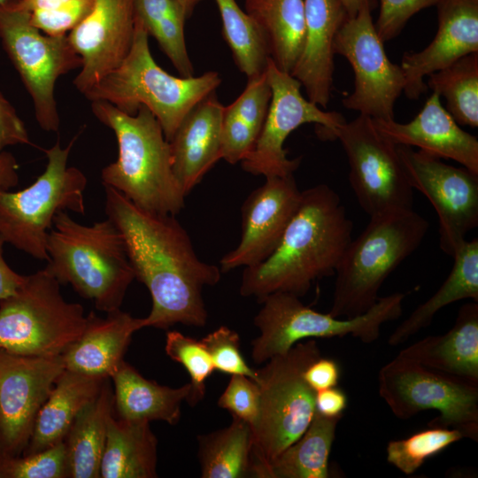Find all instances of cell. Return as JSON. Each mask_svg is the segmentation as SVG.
Masks as SVG:
<instances>
[{"label":"cell","mask_w":478,"mask_h":478,"mask_svg":"<svg viewBox=\"0 0 478 478\" xmlns=\"http://www.w3.org/2000/svg\"><path fill=\"white\" fill-rule=\"evenodd\" d=\"M7 2H8V0H0V7L4 5Z\"/></svg>","instance_id":"53"},{"label":"cell","mask_w":478,"mask_h":478,"mask_svg":"<svg viewBox=\"0 0 478 478\" xmlns=\"http://www.w3.org/2000/svg\"><path fill=\"white\" fill-rule=\"evenodd\" d=\"M69 0H19V4L29 12L41 10H51L61 6Z\"/></svg>","instance_id":"50"},{"label":"cell","mask_w":478,"mask_h":478,"mask_svg":"<svg viewBox=\"0 0 478 478\" xmlns=\"http://www.w3.org/2000/svg\"><path fill=\"white\" fill-rule=\"evenodd\" d=\"M223 108L212 91L189 112L169 141L173 172L185 196L221 159Z\"/></svg>","instance_id":"23"},{"label":"cell","mask_w":478,"mask_h":478,"mask_svg":"<svg viewBox=\"0 0 478 478\" xmlns=\"http://www.w3.org/2000/svg\"><path fill=\"white\" fill-rule=\"evenodd\" d=\"M107 379L65 368L39 411L30 441L21 455L64 441L77 414L97 397Z\"/></svg>","instance_id":"26"},{"label":"cell","mask_w":478,"mask_h":478,"mask_svg":"<svg viewBox=\"0 0 478 478\" xmlns=\"http://www.w3.org/2000/svg\"><path fill=\"white\" fill-rule=\"evenodd\" d=\"M111 381L114 413L130 421L162 420L176 425L181 418V404L191 391L190 382L171 388L148 380L125 360Z\"/></svg>","instance_id":"27"},{"label":"cell","mask_w":478,"mask_h":478,"mask_svg":"<svg viewBox=\"0 0 478 478\" xmlns=\"http://www.w3.org/2000/svg\"><path fill=\"white\" fill-rule=\"evenodd\" d=\"M134 29L133 0H94L91 12L67 35L81 59L73 80L81 93L122 63L131 49Z\"/></svg>","instance_id":"19"},{"label":"cell","mask_w":478,"mask_h":478,"mask_svg":"<svg viewBox=\"0 0 478 478\" xmlns=\"http://www.w3.org/2000/svg\"><path fill=\"white\" fill-rule=\"evenodd\" d=\"M94 0H69L59 7L30 12L33 26L49 35H64L91 12Z\"/></svg>","instance_id":"43"},{"label":"cell","mask_w":478,"mask_h":478,"mask_svg":"<svg viewBox=\"0 0 478 478\" xmlns=\"http://www.w3.org/2000/svg\"><path fill=\"white\" fill-rule=\"evenodd\" d=\"M379 394L393 414L408 420L428 410L438 417L428 426L456 428L478 440V383L397 356L378 374Z\"/></svg>","instance_id":"11"},{"label":"cell","mask_w":478,"mask_h":478,"mask_svg":"<svg viewBox=\"0 0 478 478\" xmlns=\"http://www.w3.org/2000/svg\"><path fill=\"white\" fill-rule=\"evenodd\" d=\"M0 40L30 95L38 125L58 132L60 118L55 99L57 80L81 66L67 35H43L30 22L19 0L0 7Z\"/></svg>","instance_id":"12"},{"label":"cell","mask_w":478,"mask_h":478,"mask_svg":"<svg viewBox=\"0 0 478 478\" xmlns=\"http://www.w3.org/2000/svg\"><path fill=\"white\" fill-rule=\"evenodd\" d=\"M305 34L299 58L290 73L307 98L327 109L334 74V40L348 19L338 0H304Z\"/></svg>","instance_id":"22"},{"label":"cell","mask_w":478,"mask_h":478,"mask_svg":"<svg viewBox=\"0 0 478 478\" xmlns=\"http://www.w3.org/2000/svg\"><path fill=\"white\" fill-rule=\"evenodd\" d=\"M165 351L173 361L182 365L190 376L191 391L187 399L197 405L205 396V382L215 370L211 357L201 341L184 335L177 330L168 331Z\"/></svg>","instance_id":"39"},{"label":"cell","mask_w":478,"mask_h":478,"mask_svg":"<svg viewBox=\"0 0 478 478\" xmlns=\"http://www.w3.org/2000/svg\"><path fill=\"white\" fill-rule=\"evenodd\" d=\"M45 268L61 284H70L105 313L120 309L135 278L124 241L114 223L84 225L58 212L47 236Z\"/></svg>","instance_id":"4"},{"label":"cell","mask_w":478,"mask_h":478,"mask_svg":"<svg viewBox=\"0 0 478 478\" xmlns=\"http://www.w3.org/2000/svg\"><path fill=\"white\" fill-rule=\"evenodd\" d=\"M224 40L234 61L248 79L266 71L270 52L266 37L257 21L243 11L235 0H215Z\"/></svg>","instance_id":"36"},{"label":"cell","mask_w":478,"mask_h":478,"mask_svg":"<svg viewBox=\"0 0 478 478\" xmlns=\"http://www.w3.org/2000/svg\"><path fill=\"white\" fill-rule=\"evenodd\" d=\"M252 445L251 425L235 417L229 426L199 436L201 477H250Z\"/></svg>","instance_id":"34"},{"label":"cell","mask_w":478,"mask_h":478,"mask_svg":"<svg viewBox=\"0 0 478 478\" xmlns=\"http://www.w3.org/2000/svg\"><path fill=\"white\" fill-rule=\"evenodd\" d=\"M405 297L400 292L379 297L367 312L347 319L319 312L293 294L271 293L258 301L262 306L253 322L259 335L251 342V358L256 364L265 363L307 339L351 335L365 343H374L382 324L402 315Z\"/></svg>","instance_id":"9"},{"label":"cell","mask_w":478,"mask_h":478,"mask_svg":"<svg viewBox=\"0 0 478 478\" xmlns=\"http://www.w3.org/2000/svg\"><path fill=\"white\" fill-rule=\"evenodd\" d=\"M301 197L293 174L266 177L243 205L241 241L220 259V271L253 266L267 258L279 245Z\"/></svg>","instance_id":"18"},{"label":"cell","mask_w":478,"mask_h":478,"mask_svg":"<svg viewBox=\"0 0 478 478\" xmlns=\"http://www.w3.org/2000/svg\"><path fill=\"white\" fill-rule=\"evenodd\" d=\"M158 440L150 422L110 419L100 478L158 477Z\"/></svg>","instance_id":"28"},{"label":"cell","mask_w":478,"mask_h":478,"mask_svg":"<svg viewBox=\"0 0 478 478\" xmlns=\"http://www.w3.org/2000/svg\"><path fill=\"white\" fill-rule=\"evenodd\" d=\"M371 12L365 7L347 19L334 40L335 54L343 56L354 73L353 91L343 104L373 119L393 120L394 104L405 88L404 73L387 57Z\"/></svg>","instance_id":"15"},{"label":"cell","mask_w":478,"mask_h":478,"mask_svg":"<svg viewBox=\"0 0 478 478\" xmlns=\"http://www.w3.org/2000/svg\"><path fill=\"white\" fill-rule=\"evenodd\" d=\"M143 328V318L120 309L104 318L91 312L82 334L61 355L65 368L111 379L124 361L133 335Z\"/></svg>","instance_id":"24"},{"label":"cell","mask_w":478,"mask_h":478,"mask_svg":"<svg viewBox=\"0 0 478 478\" xmlns=\"http://www.w3.org/2000/svg\"><path fill=\"white\" fill-rule=\"evenodd\" d=\"M272 91L266 73L248 79L240 96L223 108L221 158L241 162L253 149L266 119Z\"/></svg>","instance_id":"31"},{"label":"cell","mask_w":478,"mask_h":478,"mask_svg":"<svg viewBox=\"0 0 478 478\" xmlns=\"http://www.w3.org/2000/svg\"><path fill=\"white\" fill-rule=\"evenodd\" d=\"M19 165L8 151L0 153V188L10 189L19 184Z\"/></svg>","instance_id":"49"},{"label":"cell","mask_w":478,"mask_h":478,"mask_svg":"<svg viewBox=\"0 0 478 478\" xmlns=\"http://www.w3.org/2000/svg\"><path fill=\"white\" fill-rule=\"evenodd\" d=\"M340 374V366L335 360L320 356L307 366L304 378L316 392L336 386Z\"/></svg>","instance_id":"46"},{"label":"cell","mask_w":478,"mask_h":478,"mask_svg":"<svg viewBox=\"0 0 478 478\" xmlns=\"http://www.w3.org/2000/svg\"><path fill=\"white\" fill-rule=\"evenodd\" d=\"M64 369L61 356H23L0 348V455L24 452L39 411Z\"/></svg>","instance_id":"17"},{"label":"cell","mask_w":478,"mask_h":478,"mask_svg":"<svg viewBox=\"0 0 478 478\" xmlns=\"http://www.w3.org/2000/svg\"><path fill=\"white\" fill-rule=\"evenodd\" d=\"M451 257L452 268L443 283L392 332L388 339L389 345L406 342L427 328L437 312L452 303L467 298L478 302V239H466Z\"/></svg>","instance_id":"30"},{"label":"cell","mask_w":478,"mask_h":478,"mask_svg":"<svg viewBox=\"0 0 478 478\" xmlns=\"http://www.w3.org/2000/svg\"><path fill=\"white\" fill-rule=\"evenodd\" d=\"M432 92L420 112L407 123L373 119L376 128L396 145L418 147L438 158L452 159L478 174L477 137L463 130Z\"/></svg>","instance_id":"21"},{"label":"cell","mask_w":478,"mask_h":478,"mask_svg":"<svg viewBox=\"0 0 478 478\" xmlns=\"http://www.w3.org/2000/svg\"><path fill=\"white\" fill-rule=\"evenodd\" d=\"M200 341L209 353L215 370L229 375H245L257 382V370L252 369L242 355L237 332L221 326Z\"/></svg>","instance_id":"41"},{"label":"cell","mask_w":478,"mask_h":478,"mask_svg":"<svg viewBox=\"0 0 478 478\" xmlns=\"http://www.w3.org/2000/svg\"><path fill=\"white\" fill-rule=\"evenodd\" d=\"M397 356L478 383V302L463 305L449 331L428 335L403 349Z\"/></svg>","instance_id":"25"},{"label":"cell","mask_w":478,"mask_h":478,"mask_svg":"<svg viewBox=\"0 0 478 478\" xmlns=\"http://www.w3.org/2000/svg\"><path fill=\"white\" fill-rule=\"evenodd\" d=\"M344 8L348 19L355 17L362 9L369 7L373 10L375 0H338Z\"/></svg>","instance_id":"51"},{"label":"cell","mask_w":478,"mask_h":478,"mask_svg":"<svg viewBox=\"0 0 478 478\" xmlns=\"http://www.w3.org/2000/svg\"><path fill=\"white\" fill-rule=\"evenodd\" d=\"M4 240L0 236V300L14 294L25 281L26 275L13 271L3 255Z\"/></svg>","instance_id":"48"},{"label":"cell","mask_w":478,"mask_h":478,"mask_svg":"<svg viewBox=\"0 0 478 478\" xmlns=\"http://www.w3.org/2000/svg\"><path fill=\"white\" fill-rule=\"evenodd\" d=\"M84 308L67 302L60 283L44 267L0 300V348L17 355L56 357L82 334Z\"/></svg>","instance_id":"10"},{"label":"cell","mask_w":478,"mask_h":478,"mask_svg":"<svg viewBox=\"0 0 478 478\" xmlns=\"http://www.w3.org/2000/svg\"><path fill=\"white\" fill-rule=\"evenodd\" d=\"M113 414V388L107 379L97 397L77 414L64 439L70 478H100L108 424Z\"/></svg>","instance_id":"29"},{"label":"cell","mask_w":478,"mask_h":478,"mask_svg":"<svg viewBox=\"0 0 478 478\" xmlns=\"http://www.w3.org/2000/svg\"><path fill=\"white\" fill-rule=\"evenodd\" d=\"M217 405L228 411L233 417L250 424L252 428L259 415V386L254 380L245 375H230L228 384Z\"/></svg>","instance_id":"42"},{"label":"cell","mask_w":478,"mask_h":478,"mask_svg":"<svg viewBox=\"0 0 478 478\" xmlns=\"http://www.w3.org/2000/svg\"><path fill=\"white\" fill-rule=\"evenodd\" d=\"M245 8L261 28L274 64L290 73L305 39L304 0H246Z\"/></svg>","instance_id":"33"},{"label":"cell","mask_w":478,"mask_h":478,"mask_svg":"<svg viewBox=\"0 0 478 478\" xmlns=\"http://www.w3.org/2000/svg\"><path fill=\"white\" fill-rule=\"evenodd\" d=\"M352 229L333 189L319 184L302 191L298 209L277 248L263 262L244 268L240 294L258 301L274 292L305 296L313 281L335 274Z\"/></svg>","instance_id":"2"},{"label":"cell","mask_w":478,"mask_h":478,"mask_svg":"<svg viewBox=\"0 0 478 478\" xmlns=\"http://www.w3.org/2000/svg\"><path fill=\"white\" fill-rule=\"evenodd\" d=\"M91 110L118 143L117 159L101 171L103 185L147 212L179 213L186 196L173 172L169 142L152 112L141 105L129 115L105 101L91 102Z\"/></svg>","instance_id":"3"},{"label":"cell","mask_w":478,"mask_h":478,"mask_svg":"<svg viewBox=\"0 0 478 478\" xmlns=\"http://www.w3.org/2000/svg\"><path fill=\"white\" fill-rule=\"evenodd\" d=\"M463 438V434L456 428L429 426L406 438L389 441L386 448L387 461L403 474H412L428 459Z\"/></svg>","instance_id":"38"},{"label":"cell","mask_w":478,"mask_h":478,"mask_svg":"<svg viewBox=\"0 0 478 478\" xmlns=\"http://www.w3.org/2000/svg\"><path fill=\"white\" fill-rule=\"evenodd\" d=\"M348 405L345 392L336 386L315 393V409L320 414L328 417H343Z\"/></svg>","instance_id":"47"},{"label":"cell","mask_w":478,"mask_h":478,"mask_svg":"<svg viewBox=\"0 0 478 478\" xmlns=\"http://www.w3.org/2000/svg\"><path fill=\"white\" fill-rule=\"evenodd\" d=\"M265 73L272 91L270 105L253 149L241 161L242 167L253 175H292L301 158H287L283 145L288 136L300 126L314 123L320 127V135L332 139L334 129L346 120L341 113L323 111L305 98L301 83L290 73L278 69L271 58Z\"/></svg>","instance_id":"14"},{"label":"cell","mask_w":478,"mask_h":478,"mask_svg":"<svg viewBox=\"0 0 478 478\" xmlns=\"http://www.w3.org/2000/svg\"><path fill=\"white\" fill-rule=\"evenodd\" d=\"M397 149L409 184L429 200L437 214L440 249L452 256L478 226V174L410 146Z\"/></svg>","instance_id":"16"},{"label":"cell","mask_w":478,"mask_h":478,"mask_svg":"<svg viewBox=\"0 0 478 478\" xmlns=\"http://www.w3.org/2000/svg\"><path fill=\"white\" fill-rule=\"evenodd\" d=\"M320 356L315 339H307L271 358L257 370L260 406L258 421L252 428L250 477H256L311 423L316 412V392L305 382L304 372Z\"/></svg>","instance_id":"7"},{"label":"cell","mask_w":478,"mask_h":478,"mask_svg":"<svg viewBox=\"0 0 478 478\" xmlns=\"http://www.w3.org/2000/svg\"><path fill=\"white\" fill-rule=\"evenodd\" d=\"M341 418L315 412L303 435L271 459L255 478L328 477V459Z\"/></svg>","instance_id":"32"},{"label":"cell","mask_w":478,"mask_h":478,"mask_svg":"<svg viewBox=\"0 0 478 478\" xmlns=\"http://www.w3.org/2000/svg\"><path fill=\"white\" fill-rule=\"evenodd\" d=\"M440 0H380V12L374 24L383 41L395 38L406 22L422 9L436 5Z\"/></svg>","instance_id":"44"},{"label":"cell","mask_w":478,"mask_h":478,"mask_svg":"<svg viewBox=\"0 0 478 478\" xmlns=\"http://www.w3.org/2000/svg\"><path fill=\"white\" fill-rule=\"evenodd\" d=\"M75 139L65 148L58 141L44 150L45 170L27 188L19 191L0 188V236L38 260H49L47 236L56 215L85 213L87 177L77 167L67 166Z\"/></svg>","instance_id":"8"},{"label":"cell","mask_w":478,"mask_h":478,"mask_svg":"<svg viewBox=\"0 0 478 478\" xmlns=\"http://www.w3.org/2000/svg\"><path fill=\"white\" fill-rule=\"evenodd\" d=\"M0 478H70L64 441L35 453L0 455Z\"/></svg>","instance_id":"40"},{"label":"cell","mask_w":478,"mask_h":478,"mask_svg":"<svg viewBox=\"0 0 478 478\" xmlns=\"http://www.w3.org/2000/svg\"><path fill=\"white\" fill-rule=\"evenodd\" d=\"M428 226L413 209L370 216L336 266L329 313L350 319L367 312L379 299L385 280L420 247Z\"/></svg>","instance_id":"6"},{"label":"cell","mask_w":478,"mask_h":478,"mask_svg":"<svg viewBox=\"0 0 478 478\" xmlns=\"http://www.w3.org/2000/svg\"><path fill=\"white\" fill-rule=\"evenodd\" d=\"M438 27L431 42L419 52H406L401 61L403 92L416 99L427 91L424 77L468 54L478 52V0H440Z\"/></svg>","instance_id":"20"},{"label":"cell","mask_w":478,"mask_h":478,"mask_svg":"<svg viewBox=\"0 0 478 478\" xmlns=\"http://www.w3.org/2000/svg\"><path fill=\"white\" fill-rule=\"evenodd\" d=\"M148 37L135 16L133 42L127 56L83 95L91 102H108L129 115H135L144 105L156 117L169 142L184 117L215 91L221 78L213 71L197 77L171 75L154 60Z\"/></svg>","instance_id":"5"},{"label":"cell","mask_w":478,"mask_h":478,"mask_svg":"<svg viewBox=\"0 0 478 478\" xmlns=\"http://www.w3.org/2000/svg\"><path fill=\"white\" fill-rule=\"evenodd\" d=\"M183 8L188 19L191 16L195 7L203 0H175Z\"/></svg>","instance_id":"52"},{"label":"cell","mask_w":478,"mask_h":478,"mask_svg":"<svg viewBox=\"0 0 478 478\" xmlns=\"http://www.w3.org/2000/svg\"><path fill=\"white\" fill-rule=\"evenodd\" d=\"M30 143L24 122L0 91V153L7 146Z\"/></svg>","instance_id":"45"},{"label":"cell","mask_w":478,"mask_h":478,"mask_svg":"<svg viewBox=\"0 0 478 478\" xmlns=\"http://www.w3.org/2000/svg\"><path fill=\"white\" fill-rule=\"evenodd\" d=\"M135 16L182 77L193 76L186 47L184 26L188 19L175 0H133Z\"/></svg>","instance_id":"35"},{"label":"cell","mask_w":478,"mask_h":478,"mask_svg":"<svg viewBox=\"0 0 478 478\" xmlns=\"http://www.w3.org/2000/svg\"><path fill=\"white\" fill-rule=\"evenodd\" d=\"M104 187L105 214L122 235L135 278L151 297L144 328L204 327L208 315L202 290L220 281V269L197 256L174 215L147 212L113 188Z\"/></svg>","instance_id":"1"},{"label":"cell","mask_w":478,"mask_h":478,"mask_svg":"<svg viewBox=\"0 0 478 478\" xmlns=\"http://www.w3.org/2000/svg\"><path fill=\"white\" fill-rule=\"evenodd\" d=\"M345 151L349 181L359 206L370 216L393 210H411L409 184L397 145L375 127L373 118L359 114L334 129Z\"/></svg>","instance_id":"13"},{"label":"cell","mask_w":478,"mask_h":478,"mask_svg":"<svg viewBox=\"0 0 478 478\" xmlns=\"http://www.w3.org/2000/svg\"><path fill=\"white\" fill-rule=\"evenodd\" d=\"M428 85L445 99L447 112L459 125L478 127V52L429 74Z\"/></svg>","instance_id":"37"}]
</instances>
